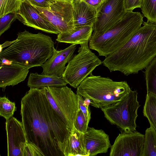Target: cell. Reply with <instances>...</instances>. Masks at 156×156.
Instances as JSON below:
<instances>
[{"mask_svg": "<svg viewBox=\"0 0 156 156\" xmlns=\"http://www.w3.org/2000/svg\"><path fill=\"white\" fill-rule=\"evenodd\" d=\"M20 115L27 142L44 156H64L71 131L53 108L43 89L30 88L22 98Z\"/></svg>", "mask_w": 156, "mask_h": 156, "instance_id": "obj_1", "label": "cell"}, {"mask_svg": "<svg viewBox=\"0 0 156 156\" xmlns=\"http://www.w3.org/2000/svg\"><path fill=\"white\" fill-rule=\"evenodd\" d=\"M143 24L123 46L102 61L110 72L137 73L156 57V24L147 21Z\"/></svg>", "mask_w": 156, "mask_h": 156, "instance_id": "obj_2", "label": "cell"}, {"mask_svg": "<svg viewBox=\"0 0 156 156\" xmlns=\"http://www.w3.org/2000/svg\"><path fill=\"white\" fill-rule=\"evenodd\" d=\"M17 35L15 41L0 52V59L5 58L30 69L41 66L52 55L54 43L49 36L26 30Z\"/></svg>", "mask_w": 156, "mask_h": 156, "instance_id": "obj_3", "label": "cell"}, {"mask_svg": "<svg viewBox=\"0 0 156 156\" xmlns=\"http://www.w3.org/2000/svg\"><path fill=\"white\" fill-rule=\"evenodd\" d=\"M144 16L139 12L128 11L119 21L101 34H92L89 47L105 57L123 46L141 27Z\"/></svg>", "mask_w": 156, "mask_h": 156, "instance_id": "obj_4", "label": "cell"}, {"mask_svg": "<svg viewBox=\"0 0 156 156\" xmlns=\"http://www.w3.org/2000/svg\"><path fill=\"white\" fill-rule=\"evenodd\" d=\"M131 90L126 81H114L108 77L91 74L77 88L76 93L90 99L91 105L99 108L121 100Z\"/></svg>", "mask_w": 156, "mask_h": 156, "instance_id": "obj_5", "label": "cell"}, {"mask_svg": "<svg viewBox=\"0 0 156 156\" xmlns=\"http://www.w3.org/2000/svg\"><path fill=\"white\" fill-rule=\"evenodd\" d=\"M138 93L131 90L121 100L101 108L105 117L112 124L116 125L122 131H136L137 110L140 106L137 101Z\"/></svg>", "mask_w": 156, "mask_h": 156, "instance_id": "obj_6", "label": "cell"}, {"mask_svg": "<svg viewBox=\"0 0 156 156\" xmlns=\"http://www.w3.org/2000/svg\"><path fill=\"white\" fill-rule=\"evenodd\" d=\"M88 43L80 45L78 53L68 62L62 76L72 87L77 88L102 62L90 50Z\"/></svg>", "mask_w": 156, "mask_h": 156, "instance_id": "obj_7", "label": "cell"}, {"mask_svg": "<svg viewBox=\"0 0 156 156\" xmlns=\"http://www.w3.org/2000/svg\"><path fill=\"white\" fill-rule=\"evenodd\" d=\"M43 89L51 105L66 125L73 131L74 123L79 109L77 94L70 88L48 87Z\"/></svg>", "mask_w": 156, "mask_h": 156, "instance_id": "obj_8", "label": "cell"}, {"mask_svg": "<svg viewBox=\"0 0 156 156\" xmlns=\"http://www.w3.org/2000/svg\"><path fill=\"white\" fill-rule=\"evenodd\" d=\"M73 2L65 0H48L46 8L32 5L60 33L70 32L75 27Z\"/></svg>", "mask_w": 156, "mask_h": 156, "instance_id": "obj_9", "label": "cell"}, {"mask_svg": "<svg viewBox=\"0 0 156 156\" xmlns=\"http://www.w3.org/2000/svg\"><path fill=\"white\" fill-rule=\"evenodd\" d=\"M127 12L125 0H104L98 9L92 34H103L122 19Z\"/></svg>", "mask_w": 156, "mask_h": 156, "instance_id": "obj_10", "label": "cell"}, {"mask_svg": "<svg viewBox=\"0 0 156 156\" xmlns=\"http://www.w3.org/2000/svg\"><path fill=\"white\" fill-rule=\"evenodd\" d=\"M145 135L136 131H122L110 147V156H141Z\"/></svg>", "mask_w": 156, "mask_h": 156, "instance_id": "obj_11", "label": "cell"}, {"mask_svg": "<svg viewBox=\"0 0 156 156\" xmlns=\"http://www.w3.org/2000/svg\"><path fill=\"white\" fill-rule=\"evenodd\" d=\"M16 18L24 25L50 34L60 33L51 23L46 20L37 9L27 0H23Z\"/></svg>", "mask_w": 156, "mask_h": 156, "instance_id": "obj_12", "label": "cell"}, {"mask_svg": "<svg viewBox=\"0 0 156 156\" xmlns=\"http://www.w3.org/2000/svg\"><path fill=\"white\" fill-rule=\"evenodd\" d=\"M5 130L7 144V156H23L27 142L21 122L12 116L6 120Z\"/></svg>", "mask_w": 156, "mask_h": 156, "instance_id": "obj_13", "label": "cell"}, {"mask_svg": "<svg viewBox=\"0 0 156 156\" xmlns=\"http://www.w3.org/2000/svg\"><path fill=\"white\" fill-rule=\"evenodd\" d=\"M76 45L71 44L60 51L54 48L51 56L41 66L43 69L41 74L62 76L66 68V64L73 56Z\"/></svg>", "mask_w": 156, "mask_h": 156, "instance_id": "obj_14", "label": "cell"}, {"mask_svg": "<svg viewBox=\"0 0 156 156\" xmlns=\"http://www.w3.org/2000/svg\"><path fill=\"white\" fill-rule=\"evenodd\" d=\"M85 146L89 156L105 153L111 146L109 136L101 129L88 127L84 133Z\"/></svg>", "mask_w": 156, "mask_h": 156, "instance_id": "obj_15", "label": "cell"}, {"mask_svg": "<svg viewBox=\"0 0 156 156\" xmlns=\"http://www.w3.org/2000/svg\"><path fill=\"white\" fill-rule=\"evenodd\" d=\"M29 69L23 65L13 62L0 65V87L5 90L6 87L13 86L24 81Z\"/></svg>", "mask_w": 156, "mask_h": 156, "instance_id": "obj_16", "label": "cell"}, {"mask_svg": "<svg viewBox=\"0 0 156 156\" xmlns=\"http://www.w3.org/2000/svg\"><path fill=\"white\" fill-rule=\"evenodd\" d=\"M73 4L75 27L93 26L96 20L98 9L83 0H74Z\"/></svg>", "mask_w": 156, "mask_h": 156, "instance_id": "obj_17", "label": "cell"}, {"mask_svg": "<svg viewBox=\"0 0 156 156\" xmlns=\"http://www.w3.org/2000/svg\"><path fill=\"white\" fill-rule=\"evenodd\" d=\"M63 153L64 156H89L85 146L84 133L75 127L70 131L64 145Z\"/></svg>", "mask_w": 156, "mask_h": 156, "instance_id": "obj_18", "label": "cell"}, {"mask_svg": "<svg viewBox=\"0 0 156 156\" xmlns=\"http://www.w3.org/2000/svg\"><path fill=\"white\" fill-rule=\"evenodd\" d=\"M93 31L92 26L76 27L70 32L59 33L56 40L59 42L80 45L89 42Z\"/></svg>", "mask_w": 156, "mask_h": 156, "instance_id": "obj_19", "label": "cell"}, {"mask_svg": "<svg viewBox=\"0 0 156 156\" xmlns=\"http://www.w3.org/2000/svg\"><path fill=\"white\" fill-rule=\"evenodd\" d=\"M67 84L62 76L59 77L35 73H30L27 86L30 88L42 89L48 87H63Z\"/></svg>", "mask_w": 156, "mask_h": 156, "instance_id": "obj_20", "label": "cell"}, {"mask_svg": "<svg viewBox=\"0 0 156 156\" xmlns=\"http://www.w3.org/2000/svg\"><path fill=\"white\" fill-rule=\"evenodd\" d=\"M144 115L156 131V96L147 93L143 110Z\"/></svg>", "mask_w": 156, "mask_h": 156, "instance_id": "obj_21", "label": "cell"}, {"mask_svg": "<svg viewBox=\"0 0 156 156\" xmlns=\"http://www.w3.org/2000/svg\"><path fill=\"white\" fill-rule=\"evenodd\" d=\"M141 156H156V131L152 126L145 131Z\"/></svg>", "mask_w": 156, "mask_h": 156, "instance_id": "obj_22", "label": "cell"}, {"mask_svg": "<svg viewBox=\"0 0 156 156\" xmlns=\"http://www.w3.org/2000/svg\"><path fill=\"white\" fill-rule=\"evenodd\" d=\"M147 93L156 96V57L145 68L144 72Z\"/></svg>", "mask_w": 156, "mask_h": 156, "instance_id": "obj_23", "label": "cell"}, {"mask_svg": "<svg viewBox=\"0 0 156 156\" xmlns=\"http://www.w3.org/2000/svg\"><path fill=\"white\" fill-rule=\"evenodd\" d=\"M140 8L147 21L156 24V0H143Z\"/></svg>", "mask_w": 156, "mask_h": 156, "instance_id": "obj_24", "label": "cell"}, {"mask_svg": "<svg viewBox=\"0 0 156 156\" xmlns=\"http://www.w3.org/2000/svg\"><path fill=\"white\" fill-rule=\"evenodd\" d=\"M16 110L14 102L11 101L5 96L0 98V115L6 120L12 117Z\"/></svg>", "mask_w": 156, "mask_h": 156, "instance_id": "obj_25", "label": "cell"}, {"mask_svg": "<svg viewBox=\"0 0 156 156\" xmlns=\"http://www.w3.org/2000/svg\"><path fill=\"white\" fill-rule=\"evenodd\" d=\"M23 0H0V17L10 13H16Z\"/></svg>", "mask_w": 156, "mask_h": 156, "instance_id": "obj_26", "label": "cell"}, {"mask_svg": "<svg viewBox=\"0 0 156 156\" xmlns=\"http://www.w3.org/2000/svg\"><path fill=\"white\" fill-rule=\"evenodd\" d=\"M16 13L11 12L0 17V36L9 29L16 20Z\"/></svg>", "mask_w": 156, "mask_h": 156, "instance_id": "obj_27", "label": "cell"}, {"mask_svg": "<svg viewBox=\"0 0 156 156\" xmlns=\"http://www.w3.org/2000/svg\"><path fill=\"white\" fill-rule=\"evenodd\" d=\"M89 122L86 119L83 113L79 108L74 123L75 128L79 131L84 133L87 129Z\"/></svg>", "mask_w": 156, "mask_h": 156, "instance_id": "obj_28", "label": "cell"}, {"mask_svg": "<svg viewBox=\"0 0 156 156\" xmlns=\"http://www.w3.org/2000/svg\"><path fill=\"white\" fill-rule=\"evenodd\" d=\"M79 108L85 116L86 119L89 121L91 119V112L89 106H87L84 103V98L82 96L77 94Z\"/></svg>", "mask_w": 156, "mask_h": 156, "instance_id": "obj_29", "label": "cell"}, {"mask_svg": "<svg viewBox=\"0 0 156 156\" xmlns=\"http://www.w3.org/2000/svg\"><path fill=\"white\" fill-rule=\"evenodd\" d=\"M143 0H125L126 8L127 11H133L136 8H141Z\"/></svg>", "mask_w": 156, "mask_h": 156, "instance_id": "obj_30", "label": "cell"}, {"mask_svg": "<svg viewBox=\"0 0 156 156\" xmlns=\"http://www.w3.org/2000/svg\"><path fill=\"white\" fill-rule=\"evenodd\" d=\"M94 7L98 9L104 0H83Z\"/></svg>", "mask_w": 156, "mask_h": 156, "instance_id": "obj_31", "label": "cell"}, {"mask_svg": "<svg viewBox=\"0 0 156 156\" xmlns=\"http://www.w3.org/2000/svg\"><path fill=\"white\" fill-rule=\"evenodd\" d=\"M15 41V40H14L12 41H6L5 42H4L2 44L0 45V51H2V49L3 48L5 47L9 46L10 45H11Z\"/></svg>", "mask_w": 156, "mask_h": 156, "instance_id": "obj_32", "label": "cell"}, {"mask_svg": "<svg viewBox=\"0 0 156 156\" xmlns=\"http://www.w3.org/2000/svg\"><path fill=\"white\" fill-rule=\"evenodd\" d=\"M84 103L85 105L89 106L91 104V100L88 98H84Z\"/></svg>", "mask_w": 156, "mask_h": 156, "instance_id": "obj_33", "label": "cell"}, {"mask_svg": "<svg viewBox=\"0 0 156 156\" xmlns=\"http://www.w3.org/2000/svg\"><path fill=\"white\" fill-rule=\"evenodd\" d=\"M67 0V1H73L74 0Z\"/></svg>", "mask_w": 156, "mask_h": 156, "instance_id": "obj_34", "label": "cell"}, {"mask_svg": "<svg viewBox=\"0 0 156 156\" xmlns=\"http://www.w3.org/2000/svg\"></svg>", "mask_w": 156, "mask_h": 156, "instance_id": "obj_35", "label": "cell"}]
</instances>
